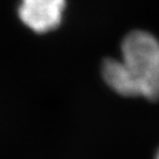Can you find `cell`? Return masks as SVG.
Here are the masks:
<instances>
[{
  "mask_svg": "<svg viewBox=\"0 0 159 159\" xmlns=\"http://www.w3.org/2000/svg\"><path fill=\"white\" fill-rule=\"evenodd\" d=\"M157 159H159V152H158V154H157Z\"/></svg>",
  "mask_w": 159,
  "mask_h": 159,
  "instance_id": "cell-4",
  "label": "cell"
},
{
  "mask_svg": "<svg viewBox=\"0 0 159 159\" xmlns=\"http://www.w3.org/2000/svg\"><path fill=\"white\" fill-rule=\"evenodd\" d=\"M121 56L139 97L159 100V40L146 31H132L123 40Z\"/></svg>",
  "mask_w": 159,
  "mask_h": 159,
  "instance_id": "cell-1",
  "label": "cell"
},
{
  "mask_svg": "<svg viewBox=\"0 0 159 159\" xmlns=\"http://www.w3.org/2000/svg\"><path fill=\"white\" fill-rule=\"evenodd\" d=\"M65 7L66 0H20L18 14L29 29L45 33L59 26Z\"/></svg>",
  "mask_w": 159,
  "mask_h": 159,
  "instance_id": "cell-2",
  "label": "cell"
},
{
  "mask_svg": "<svg viewBox=\"0 0 159 159\" xmlns=\"http://www.w3.org/2000/svg\"><path fill=\"white\" fill-rule=\"evenodd\" d=\"M102 78L113 91L124 97H139L134 80L132 79L123 61L106 59L102 66Z\"/></svg>",
  "mask_w": 159,
  "mask_h": 159,
  "instance_id": "cell-3",
  "label": "cell"
}]
</instances>
